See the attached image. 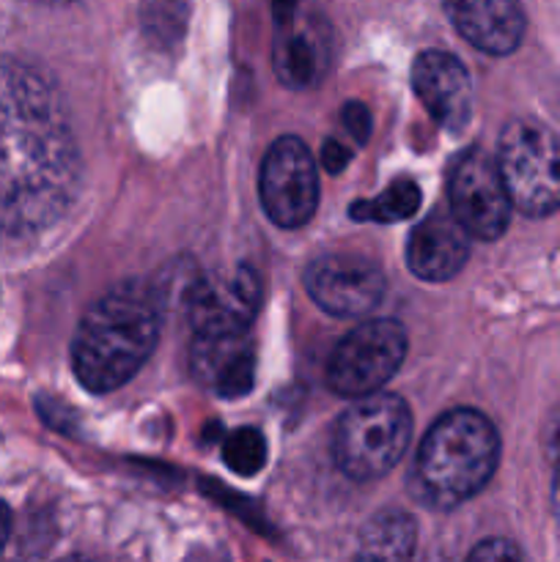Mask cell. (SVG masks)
<instances>
[{"instance_id": "cell-17", "label": "cell", "mask_w": 560, "mask_h": 562, "mask_svg": "<svg viewBox=\"0 0 560 562\" xmlns=\"http://www.w3.org/2000/svg\"><path fill=\"white\" fill-rule=\"evenodd\" d=\"M275 69H278V77L285 86L302 88L316 80L322 60H318V53L311 44V38L302 36V33H291V36H283L278 42Z\"/></svg>"}, {"instance_id": "cell-8", "label": "cell", "mask_w": 560, "mask_h": 562, "mask_svg": "<svg viewBox=\"0 0 560 562\" xmlns=\"http://www.w3.org/2000/svg\"><path fill=\"white\" fill-rule=\"evenodd\" d=\"M448 195L450 212L464 225L467 234L483 241H492L505 234L514 203H511L500 165L492 154H486L483 148L461 151L450 168Z\"/></svg>"}, {"instance_id": "cell-15", "label": "cell", "mask_w": 560, "mask_h": 562, "mask_svg": "<svg viewBox=\"0 0 560 562\" xmlns=\"http://www.w3.org/2000/svg\"><path fill=\"white\" fill-rule=\"evenodd\" d=\"M417 527L404 510H382L360 532V558L406 560L415 552Z\"/></svg>"}, {"instance_id": "cell-4", "label": "cell", "mask_w": 560, "mask_h": 562, "mask_svg": "<svg viewBox=\"0 0 560 562\" xmlns=\"http://www.w3.org/2000/svg\"><path fill=\"white\" fill-rule=\"evenodd\" d=\"M412 439V412L393 393H371L338 417L333 428V459L351 481H373L404 459Z\"/></svg>"}, {"instance_id": "cell-7", "label": "cell", "mask_w": 560, "mask_h": 562, "mask_svg": "<svg viewBox=\"0 0 560 562\" xmlns=\"http://www.w3.org/2000/svg\"><path fill=\"white\" fill-rule=\"evenodd\" d=\"M258 195L267 217L280 228H302L318 206V168L305 140L278 137L258 173Z\"/></svg>"}, {"instance_id": "cell-18", "label": "cell", "mask_w": 560, "mask_h": 562, "mask_svg": "<svg viewBox=\"0 0 560 562\" xmlns=\"http://www.w3.org/2000/svg\"><path fill=\"white\" fill-rule=\"evenodd\" d=\"M223 461L236 475H256L267 464V439L258 428H239L223 442Z\"/></svg>"}, {"instance_id": "cell-19", "label": "cell", "mask_w": 560, "mask_h": 562, "mask_svg": "<svg viewBox=\"0 0 560 562\" xmlns=\"http://www.w3.org/2000/svg\"><path fill=\"white\" fill-rule=\"evenodd\" d=\"M340 115H344L346 132H349L357 143H366L368 135H371V113H368L360 102H349Z\"/></svg>"}, {"instance_id": "cell-20", "label": "cell", "mask_w": 560, "mask_h": 562, "mask_svg": "<svg viewBox=\"0 0 560 562\" xmlns=\"http://www.w3.org/2000/svg\"><path fill=\"white\" fill-rule=\"evenodd\" d=\"M522 549L514 547L511 541H503V538H489L481 547H475L470 552V560H519Z\"/></svg>"}, {"instance_id": "cell-9", "label": "cell", "mask_w": 560, "mask_h": 562, "mask_svg": "<svg viewBox=\"0 0 560 562\" xmlns=\"http://www.w3.org/2000/svg\"><path fill=\"white\" fill-rule=\"evenodd\" d=\"M261 305V278L253 267L217 269L192 283L187 318L195 335H247Z\"/></svg>"}, {"instance_id": "cell-24", "label": "cell", "mask_w": 560, "mask_h": 562, "mask_svg": "<svg viewBox=\"0 0 560 562\" xmlns=\"http://www.w3.org/2000/svg\"><path fill=\"white\" fill-rule=\"evenodd\" d=\"M552 510L560 521V470H555L552 475Z\"/></svg>"}, {"instance_id": "cell-21", "label": "cell", "mask_w": 560, "mask_h": 562, "mask_svg": "<svg viewBox=\"0 0 560 562\" xmlns=\"http://www.w3.org/2000/svg\"><path fill=\"white\" fill-rule=\"evenodd\" d=\"M544 453H547V461L552 464V470H560V404L555 406L552 415L544 423Z\"/></svg>"}, {"instance_id": "cell-23", "label": "cell", "mask_w": 560, "mask_h": 562, "mask_svg": "<svg viewBox=\"0 0 560 562\" xmlns=\"http://www.w3.org/2000/svg\"><path fill=\"white\" fill-rule=\"evenodd\" d=\"M9 536H11V510L9 505L0 499V552H3L5 543H9Z\"/></svg>"}, {"instance_id": "cell-11", "label": "cell", "mask_w": 560, "mask_h": 562, "mask_svg": "<svg viewBox=\"0 0 560 562\" xmlns=\"http://www.w3.org/2000/svg\"><path fill=\"white\" fill-rule=\"evenodd\" d=\"M412 91L434 121L459 132L472 119V77L456 55L426 49L412 64Z\"/></svg>"}, {"instance_id": "cell-22", "label": "cell", "mask_w": 560, "mask_h": 562, "mask_svg": "<svg viewBox=\"0 0 560 562\" xmlns=\"http://www.w3.org/2000/svg\"><path fill=\"white\" fill-rule=\"evenodd\" d=\"M351 159V154L346 151V146H340L338 140H327V146L322 148V162L329 173H338L340 168H346V162Z\"/></svg>"}, {"instance_id": "cell-13", "label": "cell", "mask_w": 560, "mask_h": 562, "mask_svg": "<svg viewBox=\"0 0 560 562\" xmlns=\"http://www.w3.org/2000/svg\"><path fill=\"white\" fill-rule=\"evenodd\" d=\"M190 366L198 382L220 398H242L256 382V351L245 335H195Z\"/></svg>"}, {"instance_id": "cell-12", "label": "cell", "mask_w": 560, "mask_h": 562, "mask_svg": "<svg viewBox=\"0 0 560 562\" xmlns=\"http://www.w3.org/2000/svg\"><path fill=\"white\" fill-rule=\"evenodd\" d=\"M470 256V234L453 212H434L415 225L406 241V267L428 283H443L464 269Z\"/></svg>"}, {"instance_id": "cell-3", "label": "cell", "mask_w": 560, "mask_h": 562, "mask_svg": "<svg viewBox=\"0 0 560 562\" xmlns=\"http://www.w3.org/2000/svg\"><path fill=\"white\" fill-rule=\"evenodd\" d=\"M497 461V428L481 412L461 406L428 428L410 483L428 508H456L492 481Z\"/></svg>"}, {"instance_id": "cell-1", "label": "cell", "mask_w": 560, "mask_h": 562, "mask_svg": "<svg viewBox=\"0 0 560 562\" xmlns=\"http://www.w3.org/2000/svg\"><path fill=\"white\" fill-rule=\"evenodd\" d=\"M77 184L80 151L55 88L31 66L0 60V228H47Z\"/></svg>"}, {"instance_id": "cell-5", "label": "cell", "mask_w": 560, "mask_h": 562, "mask_svg": "<svg viewBox=\"0 0 560 562\" xmlns=\"http://www.w3.org/2000/svg\"><path fill=\"white\" fill-rule=\"evenodd\" d=\"M497 165L516 212L547 217L560 209V137L549 126L516 119L500 135Z\"/></svg>"}, {"instance_id": "cell-2", "label": "cell", "mask_w": 560, "mask_h": 562, "mask_svg": "<svg viewBox=\"0 0 560 562\" xmlns=\"http://www.w3.org/2000/svg\"><path fill=\"white\" fill-rule=\"evenodd\" d=\"M157 338V294L143 280H124L104 291L77 324L71 340L75 376L91 393H110L141 371Z\"/></svg>"}, {"instance_id": "cell-10", "label": "cell", "mask_w": 560, "mask_h": 562, "mask_svg": "<svg viewBox=\"0 0 560 562\" xmlns=\"http://www.w3.org/2000/svg\"><path fill=\"white\" fill-rule=\"evenodd\" d=\"M305 289L329 316L362 318L382 302L384 272L360 256H322L307 263Z\"/></svg>"}, {"instance_id": "cell-6", "label": "cell", "mask_w": 560, "mask_h": 562, "mask_svg": "<svg viewBox=\"0 0 560 562\" xmlns=\"http://www.w3.org/2000/svg\"><path fill=\"white\" fill-rule=\"evenodd\" d=\"M404 357L406 329L399 322H362L329 355L327 384L344 398H362L388 384L399 373Z\"/></svg>"}, {"instance_id": "cell-14", "label": "cell", "mask_w": 560, "mask_h": 562, "mask_svg": "<svg viewBox=\"0 0 560 562\" xmlns=\"http://www.w3.org/2000/svg\"><path fill=\"white\" fill-rule=\"evenodd\" d=\"M456 31L489 55L514 53L525 36L519 0H443Z\"/></svg>"}, {"instance_id": "cell-16", "label": "cell", "mask_w": 560, "mask_h": 562, "mask_svg": "<svg viewBox=\"0 0 560 562\" xmlns=\"http://www.w3.org/2000/svg\"><path fill=\"white\" fill-rule=\"evenodd\" d=\"M421 209V187L412 179H399L371 201H357L351 217L366 223H401Z\"/></svg>"}]
</instances>
